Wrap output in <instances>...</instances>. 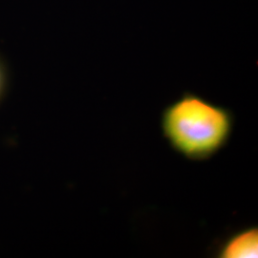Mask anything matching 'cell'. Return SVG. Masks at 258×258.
Here are the masks:
<instances>
[{
  "instance_id": "obj_2",
  "label": "cell",
  "mask_w": 258,
  "mask_h": 258,
  "mask_svg": "<svg viewBox=\"0 0 258 258\" xmlns=\"http://www.w3.org/2000/svg\"><path fill=\"white\" fill-rule=\"evenodd\" d=\"M258 230L256 227H249L231 234L223 242L218 249V257H257Z\"/></svg>"
},
{
  "instance_id": "obj_1",
  "label": "cell",
  "mask_w": 258,
  "mask_h": 258,
  "mask_svg": "<svg viewBox=\"0 0 258 258\" xmlns=\"http://www.w3.org/2000/svg\"><path fill=\"white\" fill-rule=\"evenodd\" d=\"M234 119L231 111L203 97L184 92L162 113L161 127L169 146L186 159L208 160L231 139Z\"/></svg>"
}]
</instances>
